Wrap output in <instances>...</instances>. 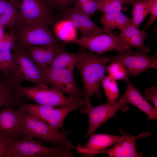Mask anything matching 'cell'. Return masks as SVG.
I'll use <instances>...</instances> for the list:
<instances>
[{
    "mask_svg": "<svg viewBox=\"0 0 157 157\" xmlns=\"http://www.w3.org/2000/svg\"><path fill=\"white\" fill-rule=\"evenodd\" d=\"M150 14V18L142 30L146 32L147 29L154 22L157 18V0H147Z\"/></svg>",
    "mask_w": 157,
    "mask_h": 157,
    "instance_id": "obj_33",
    "label": "cell"
},
{
    "mask_svg": "<svg viewBox=\"0 0 157 157\" xmlns=\"http://www.w3.org/2000/svg\"><path fill=\"white\" fill-rule=\"evenodd\" d=\"M107 65L106 70L108 76L115 80L126 81L129 80V74L125 67L120 62L111 61Z\"/></svg>",
    "mask_w": 157,
    "mask_h": 157,
    "instance_id": "obj_26",
    "label": "cell"
},
{
    "mask_svg": "<svg viewBox=\"0 0 157 157\" xmlns=\"http://www.w3.org/2000/svg\"><path fill=\"white\" fill-rule=\"evenodd\" d=\"M89 0H75L74 8L79 9L80 8L83 4L87 3Z\"/></svg>",
    "mask_w": 157,
    "mask_h": 157,
    "instance_id": "obj_36",
    "label": "cell"
},
{
    "mask_svg": "<svg viewBox=\"0 0 157 157\" xmlns=\"http://www.w3.org/2000/svg\"><path fill=\"white\" fill-rule=\"evenodd\" d=\"M14 49L13 66L18 77L36 85L49 87L40 69L30 58L24 47L19 44L15 45Z\"/></svg>",
    "mask_w": 157,
    "mask_h": 157,
    "instance_id": "obj_10",
    "label": "cell"
},
{
    "mask_svg": "<svg viewBox=\"0 0 157 157\" xmlns=\"http://www.w3.org/2000/svg\"><path fill=\"white\" fill-rule=\"evenodd\" d=\"M99 0H89L87 3L83 5L78 10L90 17L99 9Z\"/></svg>",
    "mask_w": 157,
    "mask_h": 157,
    "instance_id": "obj_32",
    "label": "cell"
},
{
    "mask_svg": "<svg viewBox=\"0 0 157 157\" xmlns=\"http://www.w3.org/2000/svg\"><path fill=\"white\" fill-rule=\"evenodd\" d=\"M126 104L121 97L115 102H107L96 106L92 105L79 109L81 113L87 114L88 116V129L85 137L87 138L104 122L114 117L117 111Z\"/></svg>",
    "mask_w": 157,
    "mask_h": 157,
    "instance_id": "obj_11",
    "label": "cell"
},
{
    "mask_svg": "<svg viewBox=\"0 0 157 157\" xmlns=\"http://www.w3.org/2000/svg\"><path fill=\"white\" fill-rule=\"evenodd\" d=\"M53 30L57 38L65 43H70L76 39V28L67 19H63L56 22Z\"/></svg>",
    "mask_w": 157,
    "mask_h": 157,
    "instance_id": "obj_21",
    "label": "cell"
},
{
    "mask_svg": "<svg viewBox=\"0 0 157 157\" xmlns=\"http://www.w3.org/2000/svg\"><path fill=\"white\" fill-rule=\"evenodd\" d=\"M149 13L147 0H139L133 5L132 25L139 29L141 24Z\"/></svg>",
    "mask_w": 157,
    "mask_h": 157,
    "instance_id": "obj_24",
    "label": "cell"
},
{
    "mask_svg": "<svg viewBox=\"0 0 157 157\" xmlns=\"http://www.w3.org/2000/svg\"><path fill=\"white\" fill-rule=\"evenodd\" d=\"M49 24L42 21H26L18 19L16 34L19 44L24 47L57 45L58 43L49 28Z\"/></svg>",
    "mask_w": 157,
    "mask_h": 157,
    "instance_id": "obj_4",
    "label": "cell"
},
{
    "mask_svg": "<svg viewBox=\"0 0 157 157\" xmlns=\"http://www.w3.org/2000/svg\"><path fill=\"white\" fill-rule=\"evenodd\" d=\"M13 91L17 98L24 97L41 104L67 107L84 102L83 99L67 97L58 90L49 87L18 86Z\"/></svg>",
    "mask_w": 157,
    "mask_h": 157,
    "instance_id": "obj_5",
    "label": "cell"
},
{
    "mask_svg": "<svg viewBox=\"0 0 157 157\" xmlns=\"http://www.w3.org/2000/svg\"><path fill=\"white\" fill-rule=\"evenodd\" d=\"M17 40L16 34L12 31L3 34L0 38V51H10L15 47Z\"/></svg>",
    "mask_w": 157,
    "mask_h": 157,
    "instance_id": "obj_30",
    "label": "cell"
},
{
    "mask_svg": "<svg viewBox=\"0 0 157 157\" xmlns=\"http://www.w3.org/2000/svg\"><path fill=\"white\" fill-rule=\"evenodd\" d=\"M6 0H0V17L5 8Z\"/></svg>",
    "mask_w": 157,
    "mask_h": 157,
    "instance_id": "obj_37",
    "label": "cell"
},
{
    "mask_svg": "<svg viewBox=\"0 0 157 157\" xmlns=\"http://www.w3.org/2000/svg\"><path fill=\"white\" fill-rule=\"evenodd\" d=\"M79 56L78 52L72 53L62 50L55 55L48 67L57 69L75 67Z\"/></svg>",
    "mask_w": 157,
    "mask_h": 157,
    "instance_id": "obj_22",
    "label": "cell"
},
{
    "mask_svg": "<svg viewBox=\"0 0 157 157\" xmlns=\"http://www.w3.org/2000/svg\"><path fill=\"white\" fill-rule=\"evenodd\" d=\"M126 90L122 96L126 104H129L135 106L147 116L151 120L157 119V108L152 107L130 82L129 80L126 81Z\"/></svg>",
    "mask_w": 157,
    "mask_h": 157,
    "instance_id": "obj_18",
    "label": "cell"
},
{
    "mask_svg": "<svg viewBox=\"0 0 157 157\" xmlns=\"http://www.w3.org/2000/svg\"><path fill=\"white\" fill-rule=\"evenodd\" d=\"M19 6L10 0H6L5 8L0 17V26L2 28L12 27L17 21Z\"/></svg>",
    "mask_w": 157,
    "mask_h": 157,
    "instance_id": "obj_23",
    "label": "cell"
},
{
    "mask_svg": "<svg viewBox=\"0 0 157 157\" xmlns=\"http://www.w3.org/2000/svg\"><path fill=\"white\" fill-rule=\"evenodd\" d=\"M27 112L48 124L57 131L63 130V122L67 115L77 109V105L61 107L38 104L21 103L19 106Z\"/></svg>",
    "mask_w": 157,
    "mask_h": 157,
    "instance_id": "obj_8",
    "label": "cell"
},
{
    "mask_svg": "<svg viewBox=\"0 0 157 157\" xmlns=\"http://www.w3.org/2000/svg\"><path fill=\"white\" fill-rule=\"evenodd\" d=\"M3 28L0 26V38L3 35Z\"/></svg>",
    "mask_w": 157,
    "mask_h": 157,
    "instance_id": "obj_40",
    "label": "cell"
},
{
    "mask_svg": "<svg viewBox=\"0 0 157 157\" xmlns=\"http://www.w3.org/2000/svg\"><path fill=\"white\" fill-rule=\"evenodd\" d=\"M24 47L34 62L40 68H44L49 66L54 56L59 52L64 50L65 44Z\"/></svg>",
    "mask_w": 157,
    "mask_h": 157,
    "instance_id": "obj_17",
    "label": "cell"
},
{
    "mask_svg": "<svg viewBox=\"0 0 157 157\" xmlns=\"http://www.w3.org/2000/svg\"><path fill=\"white\" fill-rule=\"evenodd\" d=\"M70 43L78 44L100 55L111 50L121 53L131 50V47L122 40L117 35L109 31L90 36H81Z\"/></svg>",
    "mask_w": 157,
    "mask_h": 157,
    "instance_id": "obj_6",
    "label": "cell"
},
{
    "mask_svg": "<svg viewBox=\"0 0 157 157\" xmlns=\"http://www.w3.org/2000/svg\"><path fill=\"white\" fill-rule=\"evenodd\" d=\"M23 110L9 105L0 110V135L13 140L19 138Z\"/></svg>",
    "mask_w": 157,
    "mask_h": 157,
    "instance_id": "obj_14",
    "label": "cell"
},
{
    "mask_svg": "<svg viewBox=\"0 0 157 157\" xmlns=\"http://www.w3.org/2000/svg\"><path fill=\"white\" fill-rule=\"evenodd\" d=\"M63 19L70 21L80 32L82 36L94 35L106 31L97 26L92 20L80 10L70 7L62 11Z\"/></svg>",
    "mask_w": 157,
    "mask_h": 157,
    "instance_id": "obj_16",
    "label": "cell"
},
{
    "mask_svg": "<svg viewBox=\"0 0 157 157\" xmlns=\"http://www.w3.org/2000/svg\"><path fill=\"white\" fill-rule=\"evenodd\" d=\"M74 68L57 69L47 67L40 68L46 81L51 88L68 97L83 99L84 93L76 82L74 73Z\"/></svg>",
    "mask_w": 157,
    "mask_h": 157,
    "instance_id": "obj_7",
    "label": "cell"
},
{
    "mask_svg": "<svg viewBox=\"0 0 157 157\" xmlns=\"http://www.w3.org/2000/svg\"><path fill=\"white\" fill-rule=\"evenodd\" d=\"M145 98L151 101L154 106L157 108V88L155 87H151L146 89L145 91Z\"/></svg>",
    "mask_w": 157,
    "mask_h": 157,
    "instance_id": "obj_35",
    "label": "cell"
},
{
    "mask_svg": "<svg viewBox=\"0 0 157 157\" xmlns=\"http://www.w3.org/2000/svg\"><path fill=\"white\" fill-rule=\"evenodd\" d=\"M101 83L106 94L107 102L112 103L117 101L120 94L117 81L108 75H105Z\"/></svg>",
    "mask_w": 157,
    "mask_h": 157,
    "instance_id": "obj_25",
    "label": "cell"
},
{
    "mask_svg": "<svg viewBox=\"0 0 157 157\" xmlns=\"http://www.w3.org/2000/svg\"><path fill=\"white\" fill-rule=\"evenodd\" d=\"M121 134V139L108 149L102 152L100 154L107 155L110 157H139L142 154L138 153L136 150L135 143L138 139L147 137L151 132L142 131L138 135H133L125 133L120 128L119 129Z\"/></svg>",
    "mask_w": 157,
    "mask_h": 157,
    "instance_id": "obj_13",
    "label": "cell"
},
{
    "mask_svg": "<svg viewBox=\"0 0 157 157\" xmlns=\"http://www.w3.org/2000/svg\"><path fill=\"white\" fill-rule=\"evenodd\" d=\"M12 1L13 2L17 5L19 6L20 1L19 0H10Z\"/></svg>",
    "mask_w": 157,
    "mask_h": 157,
    "instance_id": "obj_39",
    "label": "cell"
},
{
    "mask_svg": "<svg viewBox=\"0 0 157 157\" xmlns=\"http://www.w3.org/2000/svg\"><path fill=\"white\" fill-rule=\"evenodd\" d=\"M22 109L19 138H36L49 143L52 146L58 145L76 150L77 147L74 145L69 139L68 135L71 132V130H63L62 131H56L45 122Z\"/></svg>",
    "mask_w": 157,
    "mask_h": 157,
    "instance_id": "obj_2",
    "label": "cell"
},
{
    "mask_svg": "<svg viewBox=\"0 0 157 157\" xmlns=\"http://www.w3.org/2000/svg\"><path fill=\"white\" fill-rule=\"evenodd\" d=\"M79 56L76 66L81 76L83 83V99L85 106L92 105L91 99L95 94L100 99L102 94L100 89L101 80L106 72L110 57L96 54L83 47L78 51Z\"/></svg>",
    "mask_w": 157,
    "mask_h": 157,
    "instance_id": "obj_1",
    "label": "cell"
},
{
    "mask_svg": "<svg viewBox=\"0 0 157 157\" xmlns=\"http://www.w3.org/2000/svg\"><path fill=\"white\" fill-rule=\"evenodd\" d=\"M13 140L0 135V157H5Z\"/></svg>",
    "mask_w": 157,
    "mask_h": 157,
    "instance_id": "obj_34",
    "label": "cell"
},
{
    "mask_svg": "<svg viewBox=\"0 0 157 157\" xmlns=\"http://www.w3.org/2000/svg\"><path fill=\"white\" fill-rule=\"evenodd\" d=\"M103 28L111 31L115 28L121 31L128 25L132 24V19L121 11L106 14L103 13L100 19Z\"/></svg>",
    "mask_w": 157,
    "mask_h": 157,
    "instance_id": "obj_20",
    "label": "cell"
},
{
    "mask_svg": "<svg viewBox=\"0 0 157 157\" xmlns=\"http://www.w3.org/2000/svg\"><path fill=\"white\" fill-rule=\"evenodd\" d=\"M145 35V32L131 24L122 30L117 35L122 40L131 47L147 53L150 50L144 44Z\"/></svg>",
    "mask_w": 157,
    "mask_h": 157,
    "instance_id": "obj_19",
    "label": "cell"
},
{
    "mask_svg": "<svg viewBox=\"0 0 157 157\" xmlns=\"http://www.w3.org/2000/svg\"><path fill=\"white\" fill-rule=\"evenodd\" d=\"M50 8V7L62 11L71 7L75 0H43Z\"/></svg>",
    "mask_w": 157,
    "mask_h": 157,
    "instance_id": "obj_31",
    "label": "cell"
},
{
    "mask_svg": "<svg viewBox=\"0 0 157 157\" xmlns=\"http://www.w3.org/2000/svg\"><path fill=\"white\" fill-rule=\"evenodd\" d=\"M99 10L103 13L108 14L121 11L122 6L126 5L123 0H99Z\"/></svg>",
    "mask_w": 157,
    "mask_h": 157,
    "instance_id": "obj_28",
    "label": "cell"
},
{
    "mask_svg": "<svg viewBox=\"0 0 157 157\" xmlns=\"http://www.w3.org/2000/svg\"><path fill=\"white\" fill-rule=\"evenodd\" d=\"M126 5L133 6L139 0H123Z\"/></svg>",
    "mask_w": 157,
    "mask_h": 157,
    "instance_id": "obj_38",
    "label": "cell"
},
{
    "mask_svg": "<svg viewBox=\"0 0 157 157\" xmlns=\"http://www.w3.org/2000/svg\"><path fill=\"white\" fill-rule=\"evenodd\" d=\"M14 62V56L11 51H0V71L5 75L12 70Z\"/></svg>",
    "mask_w": 157,
    "mask_h": 157,
    "instance_id": "obj_29",
    "label": "cell"
},
{
    "mask_svg": "<svg viewBox=\"0 0 157 157\" xmlns=\"http://www.w3.org/2000/svg\"><path fill=\"white\" fill-rule=\"evenodd\" d=\"M83 146L79 145L76 150L85 157H92L103 151L120 140L122 137L118 135L92 133Z\"/></svg>",
    "mask_w": 157,
    "mask_h": 157,
    "instance_id": "obj_15",
    "label": "cell"
},
{
    "mask_svg": "<svg viewBox=\"0 0 157 157\" xmlns=\"http://www.w3.org/2000/svg\"><path fill=\"white\" fill-rule=\"evenodd\" d=\"M110 61L121 63L128 71L129 75L134 78L150 68L157 69V55L149 56L142 51H128L110 57Z\"/></svg>",
    "mask_w": 157,
    "mask_h": 157,
    "instance_id": "obj_9",
    "label": "cell"
},
{
    "mask_svg": "<svg viewBox=\"0 0 157 157\" xmlns=\"http://www.w3.org/2000/svg\"><path fill=\"white\" fill-rule=\"evenodd\" d=\"M19 9V20L42 21L49 25L53 22L50 9L43 0H20Z\"/></svg>",
    "mask_w": 157,
    "mask_h": 157,
    "instance_id": "obj_12",
    "label": "cell"
},
{
    "mask_svg": "<svg viewBox=\"0 0 157 157\" xmlns=\"http://www.w3.org/2000/svg\"><path fill=\"white\" fill-rule=\"evenodd\" d=\"M39 140L23 138L13 140L5 157H72L71 149L66 147H49Z\"/></svg>",
    "mask_w": 157,
    "mask_h": 157,
    "instance_id": "obj_3",
    "label": "cell"
},
{
    "mask_svg": "<svg viewBox=\"0 0 157 157\" xmlns=\"http://www.w3.org/2000/svg\"><path fill=\"white\" fill-rule=\"evenodd\" d=\"M13 89L5 83H0V108L17 103V100Z\"/></svg>",
    "mask_w": 157,
    "mask_h": 157,
    "instance_id": "obj_27",
    "label": "cell"
}]
</instances>
